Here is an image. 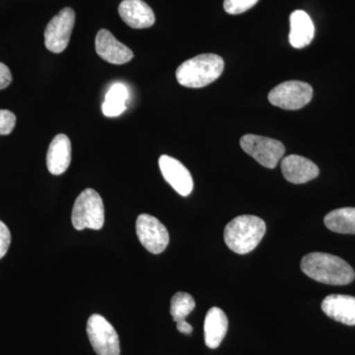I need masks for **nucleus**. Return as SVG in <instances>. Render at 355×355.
<instances>
[{"label": "nucleus", "mask_w": 355, "mask_h": 355, "mask_svg": "<svg viewBox=\"0 0 355 355\" xmlns=\"http://www.w3.org/2000/svg\"><path fill=\"white\" fill-rule=\"evenodd\" d=\"M301 270L310 279L330 286H345L354 282L355 277L354 268L347 261L320 252L303 257Z\"/></svg>", "instance_id": "obj_1"}, {"label": "nucleus", "mask_w": 355, "mask_h": 355, "mask_svg": "<svg viewBox=\"0 0 355 355\" xmlns=\"http://www.w3.org/2000/svg\"><path fill=\"white\" fill-rule=\"evenodd\" d=\"M315 27L305 11L295 10L291 15L289 43L295 49H303L314 39Z\"/></svg>", "instance_id": "obj_17"}, {"label": "nucleus", "mask_w": 355, "mask_h": 355, "mask_svg": "<svg viewBox=\"0 0 355 355\" xmlns=\"http://www.w3.org/2000/svg\"><path fill=\"white\" fill-rule=\"evenodd\" d=\"M177 329L180 333L184 334V335H191V334L193 333V327L187 321L177 323Z\"/></svg>", "instance_id": "obj_26"}, {"label": "nucleus", "mask_w": 355, "mask_h": 355, "mask_svg": "<svg viewBox=\"0 0 355 355\" xmlns=\"http://www.w3.org/2000/svg\"><path fill=\"white\" fill-rule=\"evenodd\" d=\"M119 13L123 22L133 29H146L155 23L153 9L142 0H123Z\"/></svg>", "instance_id": "obj_13"}, {"label": "nucleus", "mask_w": 355, "mask_h": 355, "mask_svg": "<svg viewBox=\"0 0 355 355\" xmlns=\"http://www.w3.org/2000/svg\"><path fill=\"white\" fill-rule=\"evenodd\" d=\"M72 225L76 230L90 228L100 230L104 226V203L99 193L86 189L77 197L71 214Z\"/></svg>", "instance_id": "obj_4"}, {"label": "nucleus", "mask_w": 355, "mask_h": 355, "mask_svg": "<svg viewBox=\"0 0 355 355\" xmlns=\"http://www.w3.org/2000/svg\"><path fill=\"white\" fill-rule=\"evenodd\" d=\"M223 69V58L216 53H202L180 65L176 77L184 87L202 88L219 78Z\"/></svg>", "instance_id": "obj_3"}, {"label": "nucleus", "mask_w": 355, "mask_h": 355, "mask_svg": "<svg viewBox=\"0 0 355 355\" xmlns=\"http://www.w3.org/2000/svg\"><path fill=\"white\" fill-rule=\"evenodd\" d=\"M128 98V90L123 84L116 83L109 89L105 100L107 101H114L125 103Z\"/></svg>", "instance_id": "obj_22"}, {"label": "nucleus", "mask_w": 355, "mask_h": 355, "mask_svg": "<svg viewBox=\"0 0 355 355\" xmlns=\"http://www.w3.org/2000/svg\"><path fill=\"white\" fill-rule=\"evenodd\" d=\"M12 83V74L7 65L0 62V90L8 87Z\"/></svg>", "instance_id": "obj_25"}, {"label": "nucleus", "mask_w": 355, "mask_h": 355, "mask_svg": "<svg viewBox=\"0 0 355 355\" xmlns=\"http://www.w3.org/2000/svg\"><path fill=\"white\" fill-rule=\"evenodd\" d=\"M282 171L292 184H305L319 176L320 170L314 162L299 155H288L282 159Z\"/></svg>", "instance_id": "obj_12"}, {"label": "nucleus", "mask_w": 355, "mask_h": 355, "mask_svg": "<svg viewBox=\"0 0 355 355\" xmlns=\"http://www.w3.org/2000/svg\"><path fill=\"white\" fill-rule=\"evenodd\" d=\"M89 340L98 355H120V338L111 324L99 314L91 315L87 322Z\"/></svg>", "instance_id": "obj_7"}, {"label": "nucleus", "mask_w": 355, "mask_h": 355, "mask_svg": "<svg viewBox=\"0 0 355 355\" xmlns=\"http://www.w3.org/2000/svg\"><path fill=\"white\" fill-rule=\"evenodd\" d=\"M205 342L209 349H217L225 338L228 330V319L223 310L210 308L205 319Z\"/></svg>", "instance_id": "obj_16"}, {"label": "nucleus", "mask_w": 355, "mask_h": 355, "mask_svg": "<svg viewBox=\"0 0 355 355\" xmlns=\"http://www.w3.org/2000/svg\"><path fill=\"white\" fill-rule=\"evenodd\" d=\"M313 97V88L303 81H286L275 86L268 93V101L273 106L284 110L302 109L309 104Z\"/></svg>", "instance_id": "obj_6"}, {"label": "nucleus", "mask_w": 355, "mask_h": 355, "mask_svg": "<svg viewBox=\"0 0 355 355\" xmlns=\"http://www.w3.org/2000/svg\"><path fill=\"white\" fill-rule=\"evenodd\" d=\"M11 243V234L8 227L0 220V260L6 256Z\"/></svg>", "instance_id": "obj_24"}, {"label": "nucleus", "mask_w": 355, "mask_h": 355, "mask_svg": "<svg viewBox=\"0 0 355 355\" xmlns=\"http://www.w3.org/2000/svg\"><path fill=\"white\" fill-rule=\"evenodd\" d=\"M195 308L196 302L193 296L186 292H177L172 297L170 313L173 320L179 323L186 321V318L195 310Z\"/></svg>", "instance_id": "obj_19"}, {"label": "nucleus", "mask_w": 355, "mask_h": 355, "mask_svg": "<svg viewBox=\"0 0 355 355\" xmlns=\"http://www.w3.org/2000/svg\"><path fill=\"white\" fill-rule=\"evenodd\" d=\"M127 109L125 103L107 101L105 100L103 104V114L106 116H118L123 114Z\"/></svg>", "instance_id": "obj_23"}, {"label": "nucleus", "mask_w": 355, "mask_h": 355, "mask_svg": "<svg viewBox=\"0 0 355 355\" xmlns=\"http://www.w3.org/2000/svg\"><path fill=\"white\" fill-rule=\"evenodd\" d=\"M15 125V114L8 110H0V135H10Z\"/></svg>", "instance_id": "obj_21"}, {"label": "nucleus", "mask_w": 355, "mask_h": 355, "mask_svg": "<svg viewBox=\"0 0 355 355\" xmlns=\"http://www.w3.org/2000/svg\"><path fill=\"white\" fill-rule=\"evenodd\" d=\"M322 310L331 319L347 326H355V297L331 294L322 302Z\"/></svg>", "instance_id": "obj_14"}, {"label": "nucleus", "mask_w": 355, "mask_h": 355, "mask_svg": "<svg viewBox=\"0 0 355 355\" xmlns=\"http://www.w3.org/2000/svg\"><path fill=\"white\" fill-rule=\"evenodd\" d=\"M135 228L139 242L149 253L161 254L169 244L167 228L156 217L140 214L137 217Z\"/></svg>", "instance_id": "obj_9"}, {"label": "nucleus", "mask_w": 355, "mask_h": 355, "mask_svg": "<svg viewBox=\"0 0 355 355\" xmlns=\"http://www.w3.org/2000/svg\"><path fill=\"white\" fill-rule=\"evenodd\" d=\"M98 55L112 64H125L132 60L135 55L130 48L114 38L106 29L100 30L95 40Z\"/></svg>", "instance_id": "obj_11"}, {"label": "nucleus", "mask_w": 355, "mask_h": 355, "mask_svg": "<svg viewBox=\"0 0 355 355\" xmlns=\"http://www.w3.org/2000/svg\"><path fill=\"white\" fill-rule=\"evenodd\" d=\"M76 23L73 9L67 7L50 21L44 30V44L53 53H62L69 46Z\"/></svg>", "instance_id": "obj_8"}, {"label": "nucleus", "mask_w": 355, "mask_h": 355, "mask_svg": "<svg viewBox=\"0 0 355 355\" xmlns=\"http://www.w3.org/2000/svg\"><path fill=\"white\" fill-rule=\"evenodd\" d=\"M265 221L254 216H240L232 219L224 230L226 246L239 254L250 253L258 247L266 234Z\"/></svg>", "instance_id": "obj_2"}, {"label": "nucleus", "mask_w": 355, "mask_h": 355, "mask_svg": "<svg viewBox=\"0 0 355 355\" xmlns=\"http://www.w3.org/2000/svg\"><path fill=\"white\" fill-rule=\"evenodd\" d=\"M259 0H224V10L231 15H239L250 10Z\"/></svg>", "instance_id": "obj_20"}, {"label": "nucleus", "mask_w": 355, "mask_h": 355, "mask_svg": "<svg viewBox=\"0 0 355 355\" xmlns=\"http://www.w3.org/2000/svg\"><path fill=\"white\" fill-rule=\"evenodd\" d=\"M159 168L168 184L183 197L191 195L193 189L190 171L177 159L162 155L159 158Z\"/></svg>", "instance_id": "obj_10"}, {"label": "nucleus", "mask_w": 355, "mask_h": 355, "mask_svg": "<svg viewBox=\"0 0 355 355\" xmlns=\"http://www.w3.org/2000/svg\"><path fill=\"white\" fill-rule=\"evenodd\" d=\"M324 225L340 234H355V207L333 210L324 219Z\"/></svg>", "instance_id": "obj_18"}, {"label": "nucleus", "mask_w": 355, "mask_h": 355, "mask_svg": "<svg viewBox=\"0 0 355 355\" xmlns=\"http://www.w3.org/2000/svg\"><path fill=\"white\" fill-rule=\"evenodd\" d=\"M71 162V142L64 133L51 140L46 154V167L53 175L64 174Z\"/></svg>", "instance_id": "obj_15"}, {"label": "nucleus", "mask_w": 355, "mask_h": 355, "mask_svg": "<svg viewBox=\"0 0 355 355\" xmlns=\"http://www.w3.org/2000/svg\"><path fill=\"white\" fill-rule=\"evenodd\" d=\"M241 148L263 167L273 169L286 153L279 140L256 135H246L240 139Z\"/></svg>", "instance_id": "obj_5"}]
</instances>
